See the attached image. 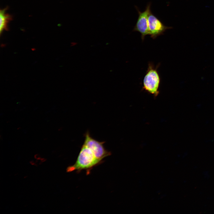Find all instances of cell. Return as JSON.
<instances>
[{"label": "cell", "mask_w": 214, "mask_h": 214, "mask_svg": "<svg viewBox=\"0 0 214 214\" xmlns=\"http://www.w3.org/2000/svg\"><path fill=\"white\" fill-rule=\"evenodd\" d=\"M103 161L97 158L92 151L83 144L82 146L75 163L68 166L67 172L76 171L78 173L83 170L86 171L87 175L90 173L93 168L102 163Z\"/></svg>", "instance_id": "6da1fadb"}, {"label": "cell", "mask_w": 214, "mask_h": 214, "mask_svg": "<svg viewBox=\"0 0 214 214\" xmlns=\"http://www.w3.org/2000/svg\"><path fill=\"white\" fill-rule=\"evenodd\" d=\"M159 64L155 66L152 63L148 64L147 70L144 77L143 89L148 92L157 97L159 94L160 78L158 70Z\"/></svg>", "instance_id": "7a4b0ae2"}, {"label": "cell", "mask_w": 214, "mask_h": 214, "mask_svg": "<svg viewBox=\"0 0 214 214\" xmlns=\"http://www.w3.org/2000/svg\"><path fill=\"white\" fill-rule=\"evenodd\" d=\"M84 136L85 139L83 144L89 148L97 158L102 160L111 155V152L104 147L105 141H100L94 139L91 136L89 131L86 132Z\"/></svg>", "instance_id": "3957f363"}, {"label": "cell", "mask_w": 214, "mask_h": 214, "mask_svg": "<svg viewBox=\"0 0 214 214\" xmlns=\"http://www.w3.org/2000/svg\"><path fill=\"white\" fill-rule=\"evenodd\" d=\"M151 3H149L146 7L145 10L142 12L140 11L138 8L135 6L138 11L139 16L133 31H137L141 33L142 41L144 40L146 35H149L148 17L151 12Z\"/></svg>", "instance_id": "277c9868"}, {"label": "cell", "mask_w": 214, "mask_h": 214, "mask_svg": "<svg viewBox=\"0 0 214 214\" xmlns=\"http://www.w3.org/2000/svg\"><path fill=\"white\" fill-rule=\"evenodd\" d=\"M148 24L149 35L153 39L163 34L166 30L172 28L164 25L151 12L148 15Z\"/></svg>", "instance_id": "5b68a950"}, {"label": "cell", "mask_w": 214, "mask_h": 214, "mask_svg": "<svg viewBox=\"0 0 214 214\" xmlns=\"http://www.w3.org/2000/svg\"><path fill=\"white\" fill-rule=\"evenodd\" d=\"M6 9L1 10L0 11V32H1L7 29V24L12 19L11 16L6 12Z\"/></svg>", "instance_id": "8992f818"}]
</instances>
